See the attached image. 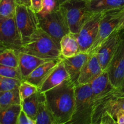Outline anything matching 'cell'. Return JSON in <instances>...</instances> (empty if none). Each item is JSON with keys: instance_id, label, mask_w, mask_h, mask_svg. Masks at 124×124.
Here are the masks:
<instances>
[{"instance_id": "19", "label": "cell", "mask_w": 124, "mask_h": 124, "mask_svg": "<svg viewBox=\"0 0 124 124\" xmlns=\"http://www.w3.org/2000/svg\"><path fill=\"white\" fill-rule=\"evenodd\" d=\"M62 56L70 58L81 53L79 42L76 36L70 32L62 38L60 42Z\"/></svg>"}, {"instance_id": "13", "label": "cell", "mask_w": 124, "mask_h": 124, "mask_svg": "<svg viewBox=\"0 0 124 124\" xmlns=\"http://www.w3.org/2000/svg\"><path fill=\"white\" fill-rule=\"evenodd\" d=\"M67 79H70V78L61 59L56 66L45 78L42 84L39 87L38 91L40 93H44L45 92L60 85Z\"/></svg>"}, {"instance_id": "30", "label": "cell", "mask_w": 124, "mask_h": 124, "mask_svg": "<svg viewBox=\"0 0 124 124\" xmlns=\"http://www.w3.org/2000/svg\"><path fill=\"white\" fill-rule=\"evenodd\" d=\"M120 110L124 111V97L116 98L114 99L111 104V109L109 113L111 114L116 119L117 113Z\"/></svg>"}, {"instance_id": "38", "label": "cell", "mask_w": 124, "mask_h": 124, "mask_svg": "<svg viewBox=\"0 0 124 124\" xmlns=\"http://www.w3.org/2000/svg\"><path fill=\"white\" fill-rule=\"evenodd\" d=\"M67 1H69V0H58V1L59 2V4H61L62 3H63V2H65Z\"/></svg>"}, {"instance_id": "4", "label": "cell", "mask_w": 124, "mask_h": 124, "mask_svg": "<svg viewBox=\"0 0 124 124\" xmlns=\"http://www.w3.org/2000/svg\"><path fill=\"white\" fill-rule=\"evenodd\" d=\"M87 0H69L60 4L70 31L76 35L86 21L92 15L87 9Z\"/></svg>"}, {"instance_id": "6", "label": "cell", "mask_w": 124, "mask_h": 124, "mask_svg": "<svg viewBox=\"0 0 124 124\" xmlns=\"http://www.w3.org/2000/svg\"><path fill=\"white\" fill-rule=\"evenodd\" d=\"M124 20V8H116L102 12L99 24L98 35L89 53L95 52L96 48L105 39L107 38L115 30L120 29V27Z\"/></svg>"}, {"instance_id": "22", "label": "cell", "mask_w": 124, "mask_h": 124, "mask_svg": "<svg viewBox=\"0 0 124 124\" xmlns=\"http://www.w3.org/2000/svg\"><path fill=\"white\" fill-rule=\"evenodd\" d=\"M39 101V92L38 91L36 93H34L21 102L23 110H24L27 115L35 122L38 110Z\"/></svg>"}, {"instance_id": "28", "label": "cell", "mask_w": 124, "mask_h": 124, "mask_svg": "<svg viewBox=\"0 0 124 124\" xmlns=\"http://www.w3.org/2000/svg\"><path fill=\"white\" fill-rule=\"evenodd\" d=\"M0 76L23 81V78L19 67H10L0 65Z\"/></svg>"}, {"instance_id": "36", "label": "cell", "mask_w": 124, "mask_h": 124, "mask_svg": "<svg viewBox=\"0 0 124 124\" xmlns=\"http://www.w3.org/2000/svg\"><path fill=\"white\" fill-rule=\"evenodd\" d=\"M17 4L25 5L28 7H31V0H16Z\"/></svg>"}, {"instance_id": "24", "label": "cell", "mask_w": 124, "mask_h": 124, "mask_svg": "<svg viewBox=\"0 0 124 124\" xmlns=\"http://www.w3.org/2000/svg\"><path fill=\"white\" fill-rule=\"evenodd\" d=\"M0 65L19 68V52L11 48L0 50Z\"/></svg>"}, {"instance_id": "20", "label": "cell", "mask_w": 124, "mask_h": 124, "mask_svg": "<svg viewBox=\"0 0 124 124\" xmlns=\"http://www.w3.org/2000/svg\"><path fill=\"white\" fill-rule=\"evenodd\" d=\"M39 101L36 119V124H55L52 114L47 107L44 93L39 92Z\"/></svg>"}, {"instance_id": "5", "label": "cell", "mask_w": 124, "mask_h": 124, "mask_svg": "<svg viewBox=\"0 0 124 124\" xmlns=\"http://www.w3.org/2000/svg\"><path fill=\"white\" fill-rule=\"evenodd\" d=\"M39 27L50 35L58 43L62 38L70 32L64 15L60 8L47 14H37Z\"/></svg>"}, {"instance_id": "27", "label": "cell", "mask_w": 124, "mask_h": 124, "mask_svg": "<svg viewBox=\"0 0 124 124\" xmlns=\"http://www.w3.org/2000/svg\"><path fill=\"white\" fill-rule=\"evenodd\" d=\"M21 101L24 100L38 91V88L35 85L26 81H23L19 87Z\"/></svg>"}, {"instance_id": "23", "label": "cell", "mask_w": 124, "mask_h": 124, "mask_svg": "<svg viewBox=\"0 0 124 124\" xmlns=\"http://www.w3.org/2000/svg\"><path fill=\"white\" fill-rule=\"evenodd\" d=\"M19 88L6 92H0V111L15 104H21Z\"/></svg>"}, {"instance_id": "12", "label": "cell", "mask_w": 124, "mask_h": 124, "mask_svg": "<svg viewBox=\"0 0 124 124\" xmlns=\"http://www.w3.org/2000/svg\"><path fill=\"white\" fill-rule=\"evenodd\" d=\"M103 71L96 54L95 53H90L88 59L81 69L78 85L90 84Z\"/></svg>"}, {"instance_id": "9", "label": "cell", "mask_w": 124, "mask_h": 124, "mask_svg": "<svg viewBox=\"0 0 124 124\" xmlns=\"http://www.w3.org/2000/svg\"><path fill=\"white\" fill-rule=\"evenodd\" d=\"M102 13L93 14L75 35L80 46L81 52L89 53L98 35Z\"/></svg>"}, {"instance_id": "34", "label": "cell", "mask_w": 124, "mask_h": 124, "mask_svg": "<svg viewBox=\"0 0 124 124\" xmlns=\"http://www.w3.org/2000/svg\"><path fill=\"white\" fill-rule=\"evenodd\" d=\"M111 93L116 98L124 97V84L118 88H115L111 91Z\"/></svg>"}, {"instance_id": "14", "label": "cell", "mask_w": 124, "mask_h": 124, "mask_svg": "<svg viewBox=\"0 0 124 124\" xmlns=\"http://www.w3.org/2000/svg\"><path fill=\"white\" fill-rule=\"evenodd\" d=\"M89 55L90 53L81 52L79 54L70 58L62 57V60L64 62L70 79L75 85H78V81L81 69Z\"/></svg>"}, {"instance_id": "26", "label": "cell", "mask_w": 124, "mask_h": 124, "mask_svg": "<svg viewBox=\"0 0 124 124\" xmlns=\"http://www.w3.org/2000/svg\"><path fill=\"white\" fill-rule=\"evenodd\" d=\"M23 81L0 76V92H6L19 88Z\"/></svg>"}, {"instance_id": "31", "label": "cell", "mask_w": 124, "mask_h": 124, "mask_svg": "<svg viewBox=\"0 0 124 124\" xmlns=\"http://www.w3.org/2000/svg\"><path fill=\"white\" fill-rule=\"evenodd\" d=\"M17 124H36V122L31 119L26 113L22 110L18 117Z\"/></svg>"}, {"instance_id": "37", "label": "cell", "mask_w": 124, "mask_h": 124, "mask_svg": "<svg viewBox=\"0 0 124 124\" xmlns=\"http://www.w3.org/2000/svg\"><path fill=\"white\" fill-rule=\"evenodd\" d=\"M120 29H121V30H124V20L123 21V22H122V24H121V27H120Z\"/></svg>"}, {"instance_id": "2", "label": "cell", "mask_w": 124, "mask_h": 124, "mask_svg": "<svg viewBox=\"0 0 124 124\" xmlns=\"http://www.w3.org/2000/svg\"><path fill=\"white\" fill-rule=\"evenodd\" d=\"M20 52L46 59H61L62 57L60 44L40 27Z\"/></svg>"}, {"instance_id": "7", "label": "cell", "mask_w": 124, "mask_h": 124, "mask_svg": "<svg viewBox=\"0 0 124 124\" xmlns=\"http://www.w3.org/2000/svg\"><path fill=\"white\" fill-rule=\"evenodd\" d=\"M15 19L24 45L30 41L39 28L37 14L31 7L17 4Z\"/></svg>"}, {"instance_id": "11", "label": "cell", "mask_w": 124, "mask_h": 124, "mask_svg": "<svg viewBox=\"0 0 124 124\" xmlns=\"http://www.w3.org/2000/svg\"><path fill=\"white\" fill-rule=\"evenodd\" d=\"M106 71L115 88L124 84V33Z\"/></svg>"}, {"instance_id": "15", "label": "cell", "mask_w": 124, "mask_h": 124, "mask_svg": "<svg viewBox=\"0 0 124 124\" xmlns=\"http://www.w3.org/2000/svg\"><path fill=\"white\" fill-rule=\"evenodd\" d=\"M61 59H50L36 67L23 81H26L39 88L47 75L55 67Z\"/></svg>"}, {"instance_id": "3", "label": "cell", "mask_w": 124, "mask_h": 124, "mask_svg": "<svg viewBox=\"0 0 124 124\" xmlns=\"http://www.w3.org/2000/svg\"><path fill=\"white\" fill-rule=\"evenodd\" d=\"M93 93L90 84L78 85L75 88V105L70 124H92Z\"/></svg>"}, {"instance_id": "21", "label": "cell", "mask_w": 124, "mask_h": 124, "mask_svg": "<svg viewBox=\"0 0 124 124\" xmlns=\"http://www.w3.org/2000/svg\"><path fill=\"white\" fill-rule=\"evenodd\" d=\"M23 110L21 104H15L0 111V124H17L18 117Z\"/></svg>"}, {"instance_id": "18", "label": "cell", "mask_w": 124, "mask_h": 124, "mask_svg": "<svg viewBox=\"0 0 124 124\" xmlns=\"http://www.w3.org/2000/svg\"><path fill=\"white\" fill-rule=\"evenodd\" d=\"M124 8V0H87V9L90 14Z\"/></svg>"}, {"instance_id": "33", "label": "cell", "mask_w": 124, "mask_h": 124, "mask_svg": "<svg viewBox=\"0 0 124 124\" xmlns=\"http://www.w3.org/2000/svg\"><path fill=\"white\" fill-rule=\"evenodd\" d=\"M31 8L37 14L42 11L43 0H31Z\"/></svg>"}, {"instance_id": "10", "label": "cell", "mask_w": 124, "mask_h": 124, "mask_svg": "<svg viewBox=\"0 0 124 124\" xmlns=\"http://www.w3.org/2000/svg\"><path fill=\"white\" fill-rule=\"evenodd\" d=\"M124 33L123 30H115L93 52L96 54L103 71H106L108 67Z\"/></svg>"}, {"instance_id": "25", "label": "cell", "mask_w": 124, "mask_h": 124, "mask_svg": "<svg viewBox=\"0 0 124 124\" xmlns=\"http://www.w3.org/2000/svg\"><path fill=\"white\" fill-rule=\"evenodd\" d=\"M16 6V0H0V19L14 18Z\"/></svg>"}, {"instance_id": "8", "label": "cell", "mask_w": 124, "mask_h": 124, "mask_svg": "<svg viewBox=\"0 0 124 124\" xmlns=\"http://www.w3.org/2000/svg\"><path fill=\"white\" fill-rule=\"evenodd\" d=\"M23 42L14 18L0 19V50L11 48L21 51Z\"/></svg>"}, {"instance_id": "16", "label": "cell", "mask_w": 124, "mask_h": 124, "mask_svg": "<svg viewBox=\"0 0 124 124\" xmlns=\"http://www.w3.org/2000/svg\"><path fill=\"white\" fill-rule=\"evenodd\" d=\"M90 85L93 93V104L94 102L102 98L115 88L107 71H103Z\"/></svg>"}, {"instance_id": "1", "label": "cell", "mask_w": 124, "mask_h": 124, "mask_svg": "<svg viewBox=\"0 0 124 124\" xmlns=\"http://www.w3.org/2000/svg\"><path fill=\"white\" fill-rule=\"evenodd\" d=\"M76 85L70 79L45 92L46 102L55 124H69L73 115Z\"/></svg>"}, {"instance_id": "35", "label": "cell", "mask_w": 124, "mask_h": 124, "mask_svg": "<svg viewBox=\"0 0 124 124\" xmlns=\"http://www.w3.org/2000/svg\"><path fill=\"white\" fill-rule=\"evenodd\" d=\"M116 120L117 121V124H124V111L120 110L118 111L116 115Z\"/></svg>"}, {"instance_id": "29", "label": "cell", "mask_w": 124, "mask_h": 124, "mask_svg": "<svg viewBox=\"0 0 124 124\" xmlns=\"http://www.w3.org/2000/svg\"><path fill=\"white\" fill-rule=\"evenodd\" d=\"M59 8L60 4L58 0H43V8L42 11L37 14L43 15L56 10Z\"/></svg>"}, {"instance_id": "32", "label": "cell", "mask_w": 124, "mask_h": 124, "mask_svg": "<svg viewBox=\"0 0 124 124\" xmlns=\"http://www.w3.org/2000/svg\"><path fill=\"white\" fill-rule=\"evenodd\" d=\"M117 124V121L115 117L108 112L104 113L101 119L100 124Z\"/></svg>"}, {"instance_id": "17", "label": "cell", "mask_w": 124, "mask_h": 124, "mask_svg": "<svg viewBox=\"0 0 124 124\" xmlns=\"http://www.w3.org/2000/svg\"><path fill=\"white\" fill-rule=\"evenodd\" d=\"M19 67L23 76V80L30 75L36 67L50 59L39 58L36 56L23 52H19Z\"/></svg>"}]
</instances>
